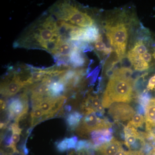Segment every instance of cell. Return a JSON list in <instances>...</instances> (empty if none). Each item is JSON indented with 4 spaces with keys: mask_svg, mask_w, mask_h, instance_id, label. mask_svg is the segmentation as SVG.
<instances>
[{
    "mask_svg": "<svg viewBox=\"0 0 155 155\" xmlns=\"http://www.w3.org/2000/svg\"><path fill=\"white\" fill-rule=\"evenodd\" d=\"M106 35L110 45L118 57L122 59L126 52L127 38V29L125 24L120 23L114 26L106 25Z\"/></svg>",
    "mask_w": 155,
    "mask_h": 155,
    "instance_id": "4",
    "label": "cell"
},
{
    "mask_svg": "<svg viewBox=\"0 0 155 155\" xmlns=\"http://www.w3.org/2000/svg\"><path fill=\"white\" fill-rule=\"evenodd\" d=\"M112 125L108 119H101L96 113H93L84 117L77 127V132L79 135H84L95 130L108 129Z\"/></svg>",
    "mask_w": 155,
    "mask_h": 155,
    "instance_id": "5",
    "label": "cell"
},
{
    "mask_svg": "<svg viewBox=\"0 0 155 155\" xmlns=\"http://www.w3.org/2000/svg\"><path fill=\"white\" fill-rule=\"evenodd\" d=\"M132 80L115 75H112L107 85L102 100L104 108L115 102L129 103L132 95Z\"/></svg>",
    "mask_w": 155,
    "mask_h": 155,
    "instance_id": "2",
    "label": "cell"
},
{
    "mask_svg": "<svg viewBox=\"0 0 155 155\" xmlns=\"http://www.w3.org/2000/svg\"><path fill=\"white\" fill-rule=\"evenodd\" d=\"M100 34L98 28L94 25L85 28L82 41L92 43L95 42L98 38Z\"/></svg>",
    "mask_w": 155,
    "mask_h": 155,
    "instance_id": "15",
    "label": "cell"
},
{
    "mask_svg": "<svg viewBox=\"0 0 155 155\" xmlns=\"http://www.w3.org/2000/svg\"><path fill=\"white\" fill-rule=\"evenodd\" d=\"M145 122L147 132L155 133V98L150 100L146 108Z\"/></svg>",
    "mask_w": 155,
    "mask_h": 155,
    "instance_id": "10",
    "label": "cell"
},
{
    "mask_svg": "<svg viewBox=\"0 0 155 155\" xmlns=\"http://www.w3.org/2000/svg\"><path fill=\"white\" fill-rule=\"evenodd\" d=\"M113 130L111 128L92 131L91 135L95 147H99L110 141L113 139Z\"/></svg>",
    "mask_w": 155,
    "mask_h": 155,
    "instance_id": "9",
    "label": "cell"
},
{
    "mask_svg": "<svg viewBox=\"0 0 155 155\" xmlns=\"http://www.w3.org/2000/svg\"><path fill=\"white\" fill-rule=\"evenodd\" d=\"M57 78H54L51 83L47 84L49 89L48 93L49 96L53 97H58L63 95V94L66 91V87L65 84L60 81L59 78L58 81L56 80Z\"/></svg>",
    "mask_w": 155,
    "mask_h": 155,
    "instance_id": "12",
    "label": "cell"
},
{
    "mask_svg": "<svg viewBox=\"0 0 155 155\" xmlns=\"http://www.w3.org/2000/svg\"><path fill=\"white\" fill-rule=\"evenodd\" d=\"M7 105L5 102L3 100H1V110L4 111L6 110Z\"/></svg>",
    "mask_w": 155,
    "mask_h": 155,
    "instance_id": "29",
    "label": "cell"
},
{
    "mask_svg": "<svg viewBox=\"0 0 155 155\" xmlns=\"http://www.w3.org/2000/svg\"><path fill=\"white\" fill-rule=\"evenodd\" d=\"M50 13L58 20H62L72 25L85 28L94 25L90 16L80 11L68 1L56 3L50 9Z\"/></svg>",
    "mask_w": 155,
    "mask_h": 155,
    "instance_id": "3",
    "label": "cell"
},
{
    "mask_svg": "<svg viewBox=\"0 0 155 155\" xmlns=\"http://www.w3.org/2000/svg\"><path fill=\"white\" fill-rule=\"evenodd\" d=\"M145 121V118L140 114H137L134 115L132 120L128 122L127 125L128 127H141L143 126V123Z\"/></svg>",
    "mask_w": 155,
    "mask_h": 155,
    "instance_id": "20",
    "label": "cell"
},
{
    "mask_svg": "<svg viewBox=\"0 0 155 155\" xmlns=\"http://www.w3.org/2000/svg\"><path fill=\"white\" fill-rule=\"evenodd\" d=\"M109 114L116 121H126L133 118L135 114L133 108L125 103H114L110 107Z\"/></svg>",
    "mask_w": 155,
    "mask_h": 155,
    "instance_id": "8",
    "label": "cell"
},
{
    "mask_svg": "<svg viewBox=\"0 0 155 155\" xmlns=\"http://www.w3.org/2000/svg\"><path fill=\"white\" fill-rule=\"evenodd\" d=\"M126 152L127 155H144L143 151L140 150H129Z\"/></svg>",
    "mask_w": 155,
    "mask_h": 155,
    "instance_id": "27",
    "label": "cell"
},
{
    "mask_svg": "<svg viewBox=\"0 0 155 155\" xmlns=\"http://www.w3.org/2000/svg\"><path fill=\"white\" fill-rule=\"evenodd\" d=\"M140 57L142 58L143 60H144L145 61L148 63L150 62L152 60V57L150 53L147 52L145 54H143L142 55H140Z\"/></svg>",
    "mask_w": 155,
    "mask_h": 155,
    "instance_id": "26",
    "label": "cell"
},
{
    "mask_svg": "<svg viewBox=\"0 0 155 155\" xmlns=\"http://www.w3.org/2000/svg\"><path fill=\"white\" fill-rule=\"evenodd\" d=\"M23 79L17 71H12L1 84V94L5 97H11L17 94L25 87Z\"/></svg>",
    "mask_w": 155,
    "mask_h": 155,
    "instance_id": "7",
    "label": "cell"
},
{
    "mask_svg": "<svg viewBox=\"0 0 155 155\" xmlns=\"http://www.w3.org/2000/svg\"><path fill=\"white\" fill-rule=\"evenodd\" d=\"M95 146L92 143L88 140H80L77 142V144L75 147V150L77 151H80L82 150H90L93 149Z\"/></svg>",
    "mask_w": 155,
    "mask_h": 155,
    "instance_id": "22",
    "label": "cell"
},
{
    "mask_svg": "<svg viewBox=\"0 0 155 155\" xmlns=\"http://www.w3.org/2000/svg\"><path fill=\"white\" fill-rule=\"evenodd\" d=\"M136 110L137 114H140V115H143L145 114L146 109L140 104H139L137 106Z\"/></svg>",
    "mask_w": 155,
    "mask_h": 155,
    "instance_id": "28",
    "label": "cell"
},
{
    "mask_svg": "<svg viewBox=\"0 0 155 155\" xmlns=\"http://www.w3.org/2000/svg\"><path fill=\"white\" fill-rule=\"evenodd\" d=\"M31 126L34 127L38 123L48 119L44 113L38 108L32 107L31 113Z\"/></svg>",
    "mask_w": 155,
    "mask_h": 155,
    "instance_id": "18",
    "label": "cell"
},
{
    "mask_svg": "<svg viewBox=\"0 0 155 155\" xmlns=\"http://www.w3.org/2000/svg\"><path fill=\"white\" fill-rule=\"evenodd\" d=\"M28 110V98L25 92L9 101L8 105L9 119H14L16 122L19 123L26 116Z\"/></svg>",
    "mask_w": 155,
    "mask_h": 155,
    "instance_id": "6",
    "label": "cell"
},
{
    "mask_svg": "<svg viewBox=\"0 0 155 155\" xmlns=\"http://www.w3.org/2000/svg\"><path fill=\"white\" fill-rule=\"evenodd\" d=\"M77 142L76 137L65 138L58 143L57 146V149L61 152H63L71 149L75 148Z\"/></svg>",
    "mask_w": 155,
    "mask_h": 155,
    "instance_id": "17",
    "label": "cell"
},
{
    "mask_svg": "<svg viewBox=\"0 0 155 155\" xmlns=\"http://www.w3.org/2000/svg\"><path fill=\"white\" fill-rule=\"evenodd\" d=\"M18 122H15L11 126V130L12 132V140L13 144L15 146L20 139V135L22 132V129L19 127Z\"/></svg>",
    "mask_w": 155,
    "mask_h": 155,
    "instance_id": "21",
    "label": "cell"
},
{
    "mask_svg": "<svg viewBox=\"0 0 155 155\" xmlns=\"http://www.w3.org/2000/svg\"><path fill=\"white\" fill-rule=\"evenodd\" d=\"M95 148L104 155H116L123 150L121 143L114 138Z\"/></svg>",
    "mask_w": 155,
    "mask_h": 155,
    "instance_id": "11",
    "label": "cell"
},
{
    "mask_svg": "<svg viewBox=\"0 0 155 155\" xmlns=\"http://www.w3.org/2000/svg\"><path fill=\"white\" fill-rule=\"evenodd\" d=\"M130 51L139 55H142L148 52L147 49L142 41L137 42L136 43Z\"/></svg>",
    "mask_w": 155,
    "mask_h": 155,
    "instance_id": "23",
    "label": "cell"
},
{
    "mask_svg": "<svg viewBox=\"0 0 155 155\" xmlns=\"http://www.w3.org/2000/svg\"><path fill=\"white\" fill-rule=\"evenodd\" d=\"M1 155H11L10 154H8L5 153H3V152H2V154H1Z\"/></svg>",
    "mask_w": 155,
    "mask_h": 155,
    "instance_id": "32",
    "label": "cell"
},
{
    "mask_svg": "<svg viewBox=\"0 0 155 155\" xmlns=\"http://www.w3.org/2000/svg\"><path fill=\"white\" fill-rule=\"evenodd\" d=\"M150 151L155 154V141H154V142L153 143V149L152 150Z\"/></svg>",
    "mask_w": 155,
    "mask_h": 155,
    "instance_id": "31",
    "label": "cell"
},
{
    "mask_svg": "<svg viewBox=\"0 0 155 155\" xmlns=\"http://www.w3.org/2000/svg\"><path fill=\"white\" fill-rule=\"evenodd\" d=\"M116 155H127V154H126V152L125 151L122 150L117 153Z\"/></svg>",
    "mask_w": 155,
    "mask_h": 155,
    "instance_id": "30",
    "label": "cell"
},
{
    "mask_svg": "<svg viewBox=\"0 0 155 155\" xmlns=\"http://www.w3.org/2000/svg\"><path fill=\"white\" fill-rule=\"evenodd\" d=\"M150 100V96L147 92H143L139 97L140 104L143 106L145 109Z\"/></svg>",
    "mask_w": 155,
    "mask_h": 155,
    "instance_id": "24",
    "label": "cell"
},
{
    "mask_svg": "<svg viewBox=\"0 0 155 155\" xmlns=\"http://www.w3.org/2000/svg\"><path fill=\"white\" fill-rule=\"evenodd\" d=\"M73 45V49L69 57L68 64H71L72 67H78L84 65L85 59L81 53V50L75 45Z\"/></svg>",
    "mask_w": 155,
    "mask_h": 155,
    "instance_id": "13",
    "label": "cell"
},
{
    "mask_svg": "<svg viewBox=\"0 0 155 155\" xmlns=\"http://www.w3.org/2000/svg\"><path fill=\"white\" fill-rule=\"evenodd\" d=\"M94 48L97 52L105 54H110L112 50L111 48L106 46L105 44L103 41L102 37L101 34L98 38L94 42Z\"/></svg>",
    "mask_w": 155,
    "mask_h": 155,
    "instance_id": "19",
    "label": "cell"
},
{
    "mask_svg": "<svg viewBox=\"0 0 155 155\" xmlns=\"http://www.w3.org/2000/svg\"><path fill=\"white\" fill-rule=\"evenodd\" d=\"M63 41L58 20L51 14H45L24 30L14 47L45 50L54 56Z\"/></svg>",
    "mask_w": 155,
    "mask_h": 155,
    "instance_id": "1",
    "label": "cell"
},
{
    "mask_svg": "<svg viewBox=\"0 0 155 155\" xmlns=\"http://www.w3.org/2000/svg\"><path fill=\"white\" fill-rule=\"evenodd\" d=\"M127 58L134 68L137 71H144L149 67L148 63L143 60L139 55L136 54L129 51L127 53Z\"/></svg>",
    "mask_w": 155,
    "mask_h": 155,
    "instance_id": "14",
    "label": "cell"
},
{
    "mask_svg": "<svg viewBox=\"0 0 155 155\" xmlns=\"http://www.w3.org/2000/svg\"><path fill=\"white\" fill-rule=\"evenodd\" d=\"M82 118V114L77 111L68 114L66 118V122L69 129L71 130H75L80 124Z\"/></svg>",
    "mask_w": 155,
    "mask_h": 155,
    "instance_id": "16",
    "label": "cell"
},
{
    "mask_svg": "<svg viewBox=\"0 0 155 155\" xmlns=\"http://www.w3.org/2000/svg\"><path fill=\"white\" fill-rule=\"evenodd\" d=\"M155 88V75L150 78L147 86L148 90H153Z\"/></svg>",
    "mask_w": 155,
    "mask_h": 155,
    "instance_id": "25",
    "label": "cell"
}]
</instances>
